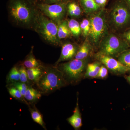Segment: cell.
Instances as JSON below:
<instances>
[{"label": "cell", "instance_id": "d6a6232c", "mask_svg": "<svg viewBox=\"0 0 130 130\" xmlns=\"http://www.w3.org/2000/svg\"><path fill=\"white\" fill-rule=\"evenodd\" d=\"M130 9V0H124Z\"/></svg>", "mask_w": 130, "mask_h": 130}, {"label": "cell", "instance_id": "d6986e66", "mask_svg": "<svg viewBox=\"0 0 130 130\" xmlns=\"http://www.w3.org/2000/svg\"><path fill=\"white\" fill-rule=\"evenodd\" d=\"M68 23L72 34L76 37L78 36L82 32L79 23L77 20L72 19L68 21Z\"/></svg>", "mask_w": 130, "mask_h": 130}, {"label": "cell", "instance_id": "8992f818", "mask_svg": "<svg viewBox=\"0 0 130 130\" xmlns=\"http://www.w3.org/2000/svg\"><path fill=\"white\" fill-rule=\"evenodd\" d=\"M97 54L113 58H118L123 52L130 47L123 38L111 34L105 36L99 45Z\"/></svg>", "mask_w": 130, "mask_h": 130}, {"label": "cell", "instance_id": "5b68a950", "mask_svg": "<svg viewBox=\"0 0 130 130\" xmlns=\"http://www.w3.org/2000/svg\"><path fill=\"white\" fill-rule=\"evenodd\" d=\"M89 21L90 29L88 36L89 41L93 46H99L107 32V22L104 11L100 10L93 13Z\"/></svg>", "mask_w": 130, "mask_h": 130}, {"label": "cell", "instance_id": "8fae6325", "mask_svg": "<svg viewBox=\"0 0 130 130\" xmlns=\"http://www.w3.org/2000/svg\"><path fill=\"white\" fill-rule=\"evenodd\" d=\"M78 98L77 97L76 105L73 111V114L67 119L68 123L75 130L79 129L83 125L81 115L78 105Z\"/></svg>", "mask_w": 130, "mask_h": 130}, {"label": "cell", "instance_id": "ba28073f", "mask_svg": "<svg viewBox=\"0 0 130 130\" xmlns=\"http://www.w3.org/2000/svg\"><path fill=\"white\" fill-rule=\"evenodd\" d=\"M67 4H48L41 3H38L37 7L43 14L59 24L62 21L67 11Z\"/></svg>", "mask_w": 130, "mask_h": 130}, {"label": "cell", "instance_id": "7402d4cb", "mask_svg": "<svg viewBox=\"0 0 130 130\" xmlns=\"http://www.w3.org/2000/svg\"><path fill=\"white\" fill-rule=\"evenodd\" d=\"M31 118L36 123L39 124L44 129H46L45 125L43 121L42 116L36 108H30Z\"/></svg>", "mask_w": 130, "mask_h": 130}, {"label": "cell", "instance_id": "44dd1931", "mask_svg": "<svg viewBox=\"0 0 130 130\" xmlns=\"http://www.w3.org/2000/svg\"><path fill=\"white\" fill-rule=\"evenodd\" d=\"M117 58L121 64L130 70V47L121 53Z\"/></svg>", "mask_w": 130, "mask_h": 130}, {"label": "cell", "instance_id": "ffe728a7", "mask_svg": "<svg viewBox=\"0 0 130 130\" xmlns=\"http://www.w3.org/2000/svg\"><path fill=\"white\" fill-rule=\"evenodd\" d=\"M8 84H11L20 81V73L19 68L14 67L10 71L7 77Z\"/></svg>", "mask_w": 130, "mask_h": 130}, {"label": "cell", "instance_id": "ac0fdd59", "mask_svg": "<svg viewBox=\"0 0 130 130\" xmlns=\"http://www.w3.org/2000/svg\"><path fill=\"white\" fill-rule=\"evenodd\" d=\"M67 8L68 13L70 16L74 17L80 16L81 14V7L79 5L75 2L71 1L67 4Z\"/></svg>", "mask_w": 130, "mask_h": 130}, {"label": "cell", "instance_id": "83f0119b", "mask_svg": "<svg viewBox=\"0 0 130 130\" xmlns=\"http://www.w3.org/2000/svg\"><path fill=\"white\" fill-rule=\"evenodd\" d=\"M108 71L106 67L102 64L96 78L102 79H106L108 76Z\"/></svg>", "mask_w": 130, "mask_h": 130}, {"label": "cell", "instance_id": "9a60e30c", "mask_svg": "<svg viewBox=\"0 0 130 130\" xmlns=\"http://www.w3.org/2000/svg\"><path fill=\"white\" fill-rule=\"evenodd\" d=\"M71 34L72 33L68 27V21H62L58 24V36L59 40L69 37Z\"/></svg>", "mask_w": 130, "mask_h": 130}, {"label": "cell", "instance_id": "603a6c76", "mask_svg": "<svg viewBox=\"0 0 130 130\" xmlns=\"http://www.w3.org/2000/svg\"><path fill=\"white\" fill-rule=\"evenodd\" d=\"M24 66L27 69L40 66V63L32 54H30L24 62Z\"/></svg>", "mask_w": 130, "mask_h": 130}, {"label": "cell", "instance_id": "484cf974", "mask_svg": "<svg viewBox=\"0 0 130 130\" xmlns=\"http://www.w3.org/2000/svg\"><path fill=\"white\" fill-rule=\"evenodd\" d=\"M81 31L85 37L88 36L90 29V22L89 20L84 19L80 24Z\"/></svg>", "mask_w": 130, "mask_h": 130}, {"label": "cell", "instance_id": "4fadbf2b", "mask_svg": "<svg viewBox=\"0 0 130 130\" xmlns=\"http://www.w3.org/2000/svg\"><path fill=\"white\" fill-rule=\"evenodd\" d=\"M91 45L89 42L85 41L78 48L74 58L81 60L87 59L92 53V47Z\"/></svg>", "mask_w": 130, "mask_h": 130}, {"label": "cell", "instance_id": "7a4b0ae2", "mask_svg": "<svg viewBox=\"0 0 130 130\" xmlns=\"http://www.w3.org/2000/svg\"><path fill=\"white\" fill-rule=\"evenodd\" d=\"M68 84L62 72L56 66L43 68L36 84L41 93L48 94L59 89Z\"/></svg>", "mask_w": 130, "mask_h": 130}, {"label": "cell", "instance_id": "52a82bcc", "mask_svg": "<svg viewBox=\"0 0 130 130\" xmlns=\"http://www.w3.org/2000/svg\"><path fill=\"white\" fill-rule=\"evenodd\" d=\"M109 18L115 28L121 29L130 26V9L124 0H118L112 7Z\"/></svg>", "mask_w": 130, "mask_h": 130}, {"label": "cell", "instance_id": "9c48e42d", "mask_svg": "<svg viewBox=\"0 0 130 130\" xmlns=\"http://www.w3.org/2000/svg\"><path fill=\"white\" fill-rule=\"evenodd\" d=\"M95 57L112 74L121 75L130 71V69L121 64L118 60H117L113 57L97 53L95 55Z\"/></svg>", "mask_w": 130, "mask_h": 130}, {"label": "cell", "instance_id": "3957f363", "mask_svg": "<svg viewBox=\"0 0 130 130\" xmlns=\"http://www.w3.org/2000/svg\"><path fill=\"white\" fill-rule=\"evenodd\" d=\"M88 64L87 59L74 58L68 62L58 64L56 66L62 72L68 84H75L84 78Z\"/></svg>", "mask_w": 130, "mask_h": 130}, {"label": "cell", "instance_id": "836d02e7", "mask_svg": "<svg viewBox=\"0 0 130 130\" xmlns=\"http://www.w3.org/2000/svg\"><path fill=\"white\" fill-rule=\"evenodd\" d=\"M29 1H30L31 2H34L36 1H38V0H29Z\"/></svg>", "mask_w": 130, "mask_h": 130}, {"label": "cell", "instance_id": "d4e9b609", "mask_svg": "<svg viewBox=\"0 0 130 130\" xmlns=\"http://www.w3.org/2000/svg\"><path fill=\"white\" fill-rule=\"evenodd\" d=\"M9 86H13L18 89L20 91L23 97L24 98L26 92L28 87V86H27V84L19 81L9 84Z\"/></svg>", "mask_w": 130, "mask_h": 130}, {"label": "cell", "instance_id": "4dcf8cb0", "mask_svg": "<svg viewBox=\"0 0 130 130\" xmlns=\"http://www.w3.org/2000/svg\"><path fill=\"white\" fill-rule=\"evenodd\" d=\"M95 2L100 7H103L106 5L108 0H94Z\"/></svg>", "mask_w": 130, "mask_h": 130}, {"label": "cell", "instance_id": "5bb4252c", "mask_svg": "<svg viewBox=\"0 0 130 130\" xmlns=\"http://www.w3.org/2000/svg\"><path fill=\"white\" fill-rule=\"evenodd\" d=\"M79 1L80 5L86 13L96 12L101 9V7L94 0H79Z\"/></svg>", "mask_w": 130, "mask_h": 130}, {"label": "cell", "instance_id": "4316f807", "mask_svg": "<svg viewBox=\"0 0 130 130\" xmlns=\"http://www.w3.org/2000/svg\"><path fill=\"white\" fill-rule=\"evenodd\" d=\"M20 73V81L22 83L26 84L29 83V79L28 78L27 70L24 66H21L19 68Z\"/></svg>", "mask_w": 130, "mask_h": 130}, {"label": "cell", "instance_id": "f1b7e54d", "mask_svg": "<svg viewBox=\"0 0 130 130\" xmlns=\"http://www.w3.org/2000/svg\"><path fill=\"white\" fill-rule=\"evenodd\" d=\"M122 38L128 43L130 47V28H128L122 35Z\"/></svg>", "mask_w": 130, "mask_h": 130}, {"label": "cell", "instance_id": "2e32d148", "mask_svg": "<svg viewBox=\"0 0 130 130\" xmlns=\"http://www.w3.org/2000/svg\"><path fill=\"white\" fill-rule=\"evenodd\" d=\"M43 69V68H42L41 66L27 69V73L29 80L36 84L37 83L42 74Z\"/></svg>", "mask_w": 130, "mask_h": 130}, {"label": "cell", "instance_id": "30bf717a", "mask_svg": "<svg viewBox=\"0 0 130 130\" xmlns=\"http://www.w3.org/2000/svg\"><path fill=\"white\" fill-rule=\"evenodd\" d=\"M79 48L75 44L70 43L63 44L61 49L60 57L56 63V65L61 61H70L75 58Z\"/></svg>", "mask_w": 130, "mask_h": 130}, {"label": "cell", "instance_id": "cb8c5ba5", "mask_svg": "<svg viewBox=\"0 0 130 130\" xmlns=\"http://www.w3.org/2000/svg\"><path fill=\"white\" fill-rule=\"evenodd\" d=\"M8 92L9 94L13 97L16 98L17 100H21L22 101H25L24 98L23 97L20 91L18 89L13 86H10L8 88Z\"/></svg>", "mask_w": 130, "mask_h": 130}, {"label": "cell", "instance_id": "6da1fadb", "mask_svg": "<svg viewBox=\"0 0 130 130\" xmlns=\"http://www.w3.org/2000/svg\"><path fill=\"white\" fill-rule=\"evenodd\" d=\"M29 0H11L9 5L10 16L16 24L28 26L34 24L36 10Z\"/></svg>", "mask_w": 130, "mask_h": 130}, {"label": "cell", "instance_id": "e0dca14e", "mask_svg": "<svg viewBox=\"0 0 130 130\" xmlns=\"http://www.w3.org/2000/svg\"><path fill=\"white\" fill-rule=\"evenodd\" d=\"M41 91H39L34 88L29 86L26 92L24 98L30 102L36 101L41 97Z\"/></svg>", "mask_w": 130, "mask_h": 130}, {"label": "cell", "instance_id": "f546056e", "mask_svg": "<svg viewBox=\"0 0 130 130\" xmlns=\"http://www.w3.org/2000/svg\"><path fill=\"white\" fill-rule=\"evenodd\" d=\"M71 0H43V3L48 4L67 3Z\"/></svg>", "mask_w": 130, "mask_h": 130}, {"label": "cell", "instance_id": "1f68e13d", "mask_svg": "<svg viewBox=\"0 0 130 130\" xmlns=\"http://www.w3.org/2000/svg\"><path fill=\"white\" fill-rule=\"evenodd\" d=\"M125 78L127 82L130 84V74L128 76H126Z\"/></svg>", "mask_w": 130, "mask_h": 130}, {"label": "cell", "instance_id": "7c38bea8", "mask_svg": "<svg viewBox=\"0 0 130 130\" xmlns=\"http://www.w3.org/2000/svg\"><path fill=\"white\" fill-rule=\"evenodd\" d=\"M102 64L99 61L88 63L84 75V78H96Z\"/></svg>", "mask_w": 130, "mask_h": 130}, {"label": "cell", "instance_id": "277c9868", "mask_svg": "<svg viewBox=\"0 0 130 130\" xmlns=\"http://www.w3.org/2000/svg\"><path fill=\"white\" fill-rule=\"evenodd\" d=\"M43 14H37L34 24L35 29L44 40L54 45L60 44L58 36V26Z\"/></svg>", "mask_w": 130, "mask_h": 130}]
</instances>
